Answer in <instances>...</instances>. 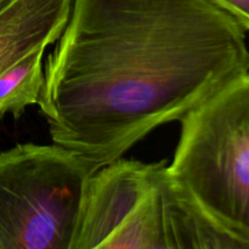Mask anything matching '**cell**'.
I'll return each instance as SVG.
<instances>
[{"mask_svg": "<svg viewBox=\"0 0 249 249\" xmlns=\"http://www.w3.org/2000/svg\"><path fill=\"white\" fill-rule=\"evenodd\" d=\"M215 0H73L38 105L53 143L101 168L249 73Z\"/></svg>", "mask_w": 249, "mask_h": 249, "instance_id": "6da1fadb", "label": "cell"}, {"mask_svg": "<svg viewBox=\"0 0 249 249\" xmlns=\"http://www.w3.org/2000/svg\"><path fill=\"white\" fill-rule=\"evenodd\" d=\"M180 122L168 175L249 249V73Z\"/></svg>", "mask_w": 249, "mask_h": 249, "instance_id": "7a4b0ae2", "label": "cell"}, {"mask_svg": "<svg viewBox=\"0 0 249 249\" xmlns=\"http://www.w3.org/2000/svg\"><path fill=\"white\" fill-rule=\"evenodd\" d=\"M96 170L57 143L0 153V249H73Z\"/></svg>", "mask_w": 249, "mask_h": 249, "instance_id": "3957f363", "label": "cell"}, {"mask_svg": "<svg viewBox=\"0 0 249 249\" xmlns=\"http://www.w3.org/2000/svg\"><path fill=\"white\" fill-rule=\"evenodd\" d=\"M164 160H118L88 185L73 249H165L162 208Z\"/></svg>", "mask_w": 249, "mask_h": 249, "instance_id": "277c9868", "label": "cell"}, {"mask_svg": "<svg viewBox=\"0 0 249 249\" xmlns=\"http://www.w3.org/2000/svg\"><path fill=\"white\" fill-rule=\"evenodd\" d=\"M73 0H12L0 11V74L34 50L58 40Z\"/></svg>", "mask_w": 249, "mask_h": 249, "instance_id": "5b68a950", "label": "cell"}, {"mask_svg": "<svg viewBox=\"0 0 249 249\" xmlns=\"http://www.w3.org/2000/svg\"><path fill=\"white\" fill-rule=\"evenodd\" d=\"M162 208L165 249H245L170 179L167 168L162 179Z\"/></svg>", "mask_w": 249, "mask_h": 249, "instance_id": "8992f818", "label": "cell"}, {"mask_svg": "<svg viewBox=\"0 0 249 249\" xmlns=\"http://www.w3.org/2000/svg\"><path fill=\"white\" fill-rule=\"evenodd\" d=\"M44 51L38 49L10 66L0 74V116L19 117L38 105L44 85Z\"/></svg>", "mask_w": 249, "mask_h": 249, "instance_id": "52a82bcc", "label": "cell"}, {"mask_svg": "<svg viewBox=\"0 0 249 249\" xmlns=\"http://www.w3.org/2000/svg\"><path fill=\"white\" fill-rule=\"evenodd\" d=\"M230 11L243 27L249 31V0H215Z\"/></svg>", "mask_w": 249, "mask_h": 249, "instance_id": "ba28073f", "label": "cell"}, {"mask_svg": "<svg viewBox=\"0 0 249 249\" xmlns=\"http://www.w3.org/2000/svg\"><path fill=\"white\" fill-rule=\"evenodd\" d=\"M11 1L12 0H0V11H1L4 7H6Z\"/></svg>", "mask_w": 249, "mask_h": 249, "instance_id": "9c48e42d", "label": "cell"}]
</instances>
